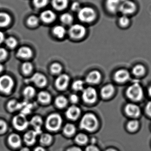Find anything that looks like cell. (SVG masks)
Listing matches in <instances>:
<instances>
[{
    "mask_svg": "<svg viewBox=\"0 0 151 151\" xmlns=\"http://www.w3.org/2000/svg\"><path fill=\"white\" fill-rule=\"evenodd\" d=\"M76 141L79 144L84 145L88 142V138L87 136L83 134H79L76 137Z\"/></svg>",
    "mask_w": 151,
    "mask_h": 151,
    "instance_id": "obj_42",
    "label": "cell"
},
{
    "mask_svg": "<svg viewBox=\"0 0 151 151\" xmlns=\"http://www.w3.org/2000/svg\"><path fill=\"white\" fill-rule=\"evenodd\" d=\"M55 103L56 105L58 107L62 108L65 107L67 105L68 100L64 96H60L56 98Z\"/></svg>",
    "mask_w": 151,
    "mask_h": 151,
    "instance_id": "obj_31",
    "label": "cell"
},
{
    "mask_svg": "<svg viewBox=\"0 0 151 151\" xmlns=\"http://www.w3.org/2000/svg\"><path fill=\"white\" fill-rule=\"evenodd\" d=\"M52 139V137L50 135L44 134L42 135L40 139V141L42 144L47 145L51 142Z\"/></svg>",
    "mask_w": 151,
    "mask_h": 151,
    "instance_id": "obj_41",
    "label": "cell"
},
{
    "mask_svg": "<svg viewBox=\"0 0 151 151\" xmlns=\"http://www.w3.org/2000/svg\"><path fill=\"white\" fill-rule=\"evenodd\" d=\"M81 109L78 106L73 105L69 107L66 111V116L70 119H76L81 114Z\"/></svg>",
    "mask_w": 151,
    "mask_h": 151,
    "instance_id": "obj_16",
    "label": "cell"
},
{
    "mask_svg": "<svg viewBox=\"0 0 151 151\" xmlns=\"http://www.w3.org/2000/svg\"><path fill=\"white\" fill-rule=\"evenodd\" d=\"M69 81L70 77L69 76L65 74H61L56 80V87L60 90H64L67 88Z\"/></svg>",
    "mask_w": 151,
    "mask_h": 151,
    "instance_id": "obj_12",
    "label": "cell"
},
{
    "mask_svg": "<svg viewBox=\"0 0 151 151\" xmlns=\"http://www.w3.org/2000/svg\"><path fill=\"white\" fill-rule=\"evenodd\" d=\"M84 83L81 80H76L73 83L72 88L76 91H81L83 90Z\"/></svg>",
    "mask_w": 151,
    "mask_h": 151,
    "instance_id": "obj_39",
    "label": "cell"
},
{
    "mask_svg": "<svg viewBox=\"0 0 151 151\" xmlns=\"http://www.w3.org/2000/svg\"><path fill=\"white\" fill-rule=\"evenodd\" d=\"M11 22V17L8 13L0 12V27H6Z\"/></svg>",
    "mask_w": 151,
    "mask_h": 151,
    "instance_id": "obj_24",
    "label": "cell"
},
{
    "mask_svg": "<svg viewBox=\"0 0 151 151\" xmlns=\"http://www.w3.org/2000/svg\"><path fill=\"white\" fill-rule=\"evenodd\" d=\"M62 122L63 120L59 114H52L47 118L46 122V128L51 131H57L61 127Z\"/></svg>",
    "mask_w": 151,
    "mask_h": 151,
    "instance_id": "obj_4",
    "label": "cell"
},
{
    "mask_svg": "<svg viewBox=\"0 0 151 151\" xmlns=\"http://www.w3.org/2000/svg\"><path fill=\"white\" fill-rule=\"evenodd\" d=\"M50 0H32L33 4L35 8L41 9L48 4Z\"/></svg>",
    "mask_w": 151,
    "mask_h": 151,
    "instance_id": "obj_32",
    "label": "cell"
},
{
    "mask_svg": "<svg viewBox=\"0 0 151 151\" xmlns=\"http://www.w3.org/2000/svg\"><path fill=\"white\" fill-rule=\"evenodd\" d=\"M20 151H30V150H29V149L27 148H24L21 150Z\"/></svg>",
    "mask_w": 151,
    "mask_h": 151,
    "instance_id": "obj_53",
    "label": "cell"
},
{
    "mask_svg": "<svg viewBox=\"0 0 151 151\" xmlns=\"http://www.w3.org/2000/svg\"><path fill=\"white\" fill-rule=\"evenodd\" d=\"M4 41L6 46L10 48H14L18 44L17 41L13 37H9L5 40Z\"/></svg>",
    "mask_w": 151,
    "mask_h": 151,
    "instance_id": "obj_36",
    "label": "cell"
},
{
    "mask_svg": "<svg viewBox=\"0 0 151 151\" xmlns=\"http://www.w3.org/2000/svg\"><path fill=\"white\" fill-rule=\"evenodd\" d=\"M70 101L73 104H76L79 100L78 96L76 94H72L70 97Z\"/></svg>",
    "mask_w": 151,
    "mask_h": 151,
    "instance_id": "obj_46",
    "label": "cell"
},
{
    "mask_svg": "<svg viewBox=\"0 0 151 151\" xmlns=\"http://www.w3.org/2000/svg\"><path fill=\"white\" fill-rule=\"evenodd\" d=\"M81 4L78 1H75L71 5V9L73 12H78L79 10L81 9Z\"/></svg>",
    "mask_w": 151,
    "mask_h": 151,
    "instance_id": "obj_45",
    "label": "cell"
},
{
    "mask_svg": "<svg viewBox=\"0 0 151 151\" xmlns=\"http://www.w3.org/2000/svg\"><path fill=\"white\" fill-rule=\"evenodd\" d=\"M77 17L82 23H91L96 19V12L91 7H81L77 12Z\"/></svg>",
    "mask_w": 151,
    "mask_h": 151,
    "instance_id": "obj_1",
    "label": "cell"
},
{
    "mask_svg": "<svg viewBox=\"0 0 151 151\" xmlns=\"http://www.w3.org/2000/svg\"><path fill=\"white\" fill-rule=\"evenodd\" d=\"M51 98V96L50 93L46 91H40L38 95V99L42 104H46L50 103Z\"/></svg>",
    "mask_w": 151,
    "mask_h": 151,
    "instance_id": "obj_27",
    "label": "cell"
},
{
    "mask_svg": "<svg viewBox=\"0 0 151 151\" xmlns=\"http://www.w3.org/2000/svg\"><path fill=\"white\" fill-rule=\"evenodd\" d=\"M128 1V0H120L121 2L122 3L123 2L126 1Z\"/></svg>",
    "mask_w": 151,
    "mask_h": 151,
    "instance_id": "obj_56",
    "label": "cell"
},
{
    "mask_svg": "<svg viewBox=\"0 0 151 151\" xmlns=\"http://www.w3.org/2000/svg\"><path fill=\"white\" fill-rule=\"evenodd\" d=\"M33 55L32 50L30 47H22L19 49L17 55L19 57L23 59L31 58Z\"/></svg>",
    "mask_w": 151,
    "mask_h": 151,
    "instance_id": "obj_21",
    "label": "cell"
},
{
    "mask_svg": "<svg viewBox=\"0 0 151 151\" xmlns=\"http://www.w3.org/2000/svg\"><path fill=\"white\" fill-rule=\"evenodd\" d=\"M8 125L7 123L3 120L0 119V134L5 133L7 131Z\"/></svg>",
    "mask_w": 151,
    "mask_h": 151,
    "instance_id": "obj_43",
    "label": "cell"
},
{
    "mask_svg": "<svg viewBox=\"0 0 151 151\" xmlns=\"http://www.w3.org/2000/svg\"><path fill=\"white\" fill-rule=\"evenodd\" d=\"M12 124L16 129L23 131L27 128L29 122L25 115L21 113L14 117L12 120Z\"/></svg>",
    "mask_w": 151,
    "mask_h": 151,
    "instance_id": "obj_7",
    "label": "cell"
},
{
    "mask_svg": "<svg viewBox=\"0 0 151 151\" xmlns=\"http://www.w3.org/2000/svg\"><path fill=\"white\" fill-rule=\"evenodd\" d=\"M130 77L129 72L124 69L119 70L114 74V80L119 83L126 82L129 81Z\"/></svg>",
    "mask_w": 151,
    "mask_h": 151,
    "instance_id": "obj_13",
    "label": "cell"
},
{
    "mask_svg": "<svg viewBox=\"0 0 151 151\" xmlns=\"http://www.w3.org/2000/svg\"><path fill=\"white\" fill-rule=\"evenodd\" d=\"M38 134L35 130H30L27 132L24 135L25 142L28 145L34 144L36 142V136Z\"/></svg>",
    "mask_w": 151,
    "mask_h": 151,
    "instance_id": "obj_23",
    "label": "cell"
},
{
    "mask_svg": "<svg viewBox=\"0 0 151 151\" xmlns=\"http://www.w3.org/2000/svg\"><path fill=\"white\" fill-rule=\"evenodd\" d=\"M132 72L135 76H142L145 74L146 69L143 65H137L133 68Z\"/></svg>",
    "mask_w": 151,
    "mask_h": 151,
    "instance_id": "obj_28",
    "label": "cell"
},
{
    "mask_svg": "<svg viewBox=\"0 0 151 151\" xmlns=\"http://www.w3.org/2000/svg\"><path fill=\"white\" fill-rule=\"evenodd\" d=\"M62 66L58 63H54L50 66V71L55 74H58L62 70Z\"/></svg>",
    "mask_w": 151,
    "mask_h": 151,
    "instance_id": "obj_40",
    "label": "cell"
},
{
    "mask_svg": "<svg viewBox=\"0 0 151 151\" xmlns=\"http://www.w3.org/2000/svg\"><path fill=\"white\" fill-rule=\"evenodd\" d=\"M34 151H46L43 148L41 147H38L35 148Z\"/></svg>",
    "mask_w": 151,
    "mask_h": 151,
    "instance_id": "obj_51",
    "label": "cell"
},
{
    "mask_svg": "<svg viewBox=\"0 0 151 151\" xmlns=\"http://www.w3.org/2000/svg\"><path fill=\"white\" fill-rule=\"evenodd\" d=\"M86 151H99L98 148L94 145H89L86 148Z\"/></svg>",
    "mask_w": 151,
    "mask_h": 151,
    "instance_id": "obj_48",
    "label": "cell"
},
{
    "mask_svg": "<svg viewBox=\"0 0 151 151\" xmlns=\"http://www.w3.org/2000/svg\"><path fill=\"white\" fill-rule=\"evenodd\" d=\"M21 105L16 100H12L8 103V108L11 111H14L21 108Z\"/></svg>",
    "mask_w": 151,
    "mask_h": 151,
    "instance_id": "obj_34",
    "label": "cell"
},
{
    "mask_svg": "<svg viewBox=\"0 0 151 151\" xmlns=\"http://www.w3.org/2000/svg\"><path fill=\"white\" fill-rule=\"evenodd\" d=\"M30 80L39 87H44L47 84V79L46 76L39 73H35L30 78Z\"/></svg>",
    "mask_w": 151,
    "mask_h": 151,
    "instance_id": "obj_15",
    "label": "cell"
},
{
    "mask_svg": "<svg viewBox=\"0 0 151 151\" xmlns=\"http://www.w3.org/2000/svg\"><path fill=\"white\" fill-rule=\"evenodd\" d=\"M121 4L120 0H106V8L110 13L115 14L119 11Z\"/></svg>",
    "mask_w": 151,
    "mask_h": 151,
    "instance_id": "obj_14",
    "label": "cell"
},
{
    "mask_svg": "<svg viewBox=\"0 0 151 151\" xmlns=\"http://www.w3.org/2000/svg\"><path fill=\"white\" fill-rule=\"evenodd\" d=\"M40 19L39 17L35 15H32L30 16L27 20V23L29 26L31 27H35L37 26L40 24Z\"/></svg>",
    "mask_w": 151,
    "mask_h": 151,
    "instance_id": "obj_30",
    "label": "cell"
},
{
    "mask_svg": "<svg viewBox=\"0 0 151 151\" xmlns=\"http://www.w3.org/2000/svg\"><path fill=\"white\" fill-rule=\"evenodd\" d=\"M23 94L25 97L27 99L32 98L35 95V89L32 86H27L24 89Z\"/></svg>",
    "mask_w": 151,
    "mask_h": 151,
    "instance_id": "obj_29",
    "label": "cell"
},
{
    "mask_svg": "<svg viewBox=\"0 0 151 151\" xmlns=\"http://www.w3.org/2000/svg\"><path fill=\"white\" fill-rule=\"evenodd\" d=\"M51 5L55 9L62 11L65 9L69 5V0H51Z\"/></svg>",
    "mask_w": 151,
    "mask_h": 151,
    "instance_id": "obj_19",
    "label": "cell"
},
{
    "mask_svg": "<svg viewBox=\"0 0 151 151\" xmlns=\"http://www.w3.org/2000/svg\"><path fill=\"white\" fill-rule=\"evenodd\" d=\"M52 32L54 35L58 38H62L66 34V30L63 26L58 25L54 27Z\"/></svg>",
    "mask_w": 151,
    "mask_h": 151,
    "instance_id": "obj_25",
    "label": "cell"
},
{
    "mask_svg": "<svg viewBox=\"0 0 151 151\" xmlns=\"http://www.w3.org/2000/svg\"><path fill=\"white\" fill-rule=\"evenodd\" d=\"M137 9V5L133 1L128 0L121 3L119 11L123 15H128L134 13Z\"/></svg>",
    "mask_w": 151,
    "mask_h": 151,
    "instance_id": "obj_8",
    "label": "cell"
},
{
    "mask_svg": "<svg viewBox=\"0 0 151 151\" xmlns=\"http://www.w3.org/2000/svg\"><path fill=\"white\" fill-rule=\"evenodd\" d=\"M8 53L5 49L0 48V61L5 60L8 57Z\"/></svg>",
    "mask_w": 151,
    "mask_h": 151,
    "instance_id": "obj_44",
    "label": "cell"
},
{
    "mask_svg": "<svg viewBox=\"0 0 151 151\" xmlns=\"http://www.w3.org/2000/svg\"><path fill=\"white\" fill-rule=\"evenodd\" d=\"M114 92V87L112 84H109L104 86L101 90V95L104 98H109Z\"/></svg>",
    "mask_w": 151,
    "mask_h": 151,
    "instance_id": "obj_22",
    "label": "cell"
},
{
    "mask_svg": "<svg viewBox=\"0 0 151 151\" xmlns=\"http://www.w3.org/2000/svg\"><path fill=\"white\" fill-rule=\"evenodd\" d=\"M145 111L147 114L151 117V101L149 102L146 105Z\"/></svg>",
    "mask_w": 151,
    "mask_h": 151,
    "instance_id": "obj_47",
    "label": "cell"
},
{
    "mask_svg": "<svg viewBox=\"0 0 151 151\" xmlns=\"http://www.w3.org/2000/svg\"><path fill=\"white\" fill-rule=\"evenodd\" d=\"M148 93H149L150 96L151 97V86L149 88V90H148Z\"/></svg>",
    "mask_w": 151,
    "mask_h": 151,
    "instance_id": "obj_54",
    "label": "cell"
},
{
    "mask_svg": "<svg viewBox=\"0 0 151 151\" xmlns=\"http://www.w3.org/2000/svg\"><path fill=\"white\" fill-rule=\"evenodd\" d=\"M33 70V65L30 62L24 63L22 65V70L26 75L31 73Z\"/></svg>",
    "mask_w": 151,
    "mask_h": 151,
    "instance_id": "obj_35",
    "label": "cell"
},
{
    "mask_svg": "<svg viewBox=\"0 0 151 151\" xmlns=\"http://www.w3.org/2000/svg\"><path fill=\"white\" fill-rule=\"evenodd\" d=\"M128 97L134 101H139L143 98V90L141 85L134 83L129 87L127 91Z\"/></svg>",
    "mask_w": 151,
    "mask_h": 151,
    "instance_id": "obj_3",
    "label": "cell"
},
{
    "mask_svg": "<svg viewBox=\"0 0 151 151\" xmlns=\"http://www.w3.org/2000/svg\"><path fill=\"white\" fill-rule=\"evenodd\" d=\"M106 151H117L115 150H113V149H109V150H107Z\"/></svg>",
    "mask_w": 151,
    "mask_h": 151,
    "instance_id": "obj_55",
    "label": "cell"
},
{
    "mask_svg": "<svg viewBox=\"0 0 151 151\" xmlns=\"http://www.w3.org/2000/svg\"><path fill=\"white\" fill-rule=\"evenodd\" d=\"M60 21L64 24L71 25L73 23L74 18L73 16L68 12L63 13L60 16Z\"/></svg>",
    "mask_w": 151,
    "mask_h": 151,
    "instance_id": "obj_26",
    "label": "cell"
},
{
    "mask_svg": "<svg viewBox=\"0 0 151 151\" xmlns=\"http://www.w3.org/2000/svg\"><path fill=\"white\" fill-rule=\"evenodd\" d=\"M98 125V121L96 117L92 114H84L81 120V128L88 131H92L96 129Z\"/></svg>",
    "mask_w": 151,
    "mask_h": 151,
    "instance_id": "obj_2",
    "label": "cell"
},
{
    "mask_svg": "<svg viewBox=\"0 0 151 151\" xmlns=\"http://www.w3.org/2000/svg\"><path fill=\"white\" fill-rule=\"evenodd\" d=\"M97 96L96 91L92 87H88L83 90V99L88 104L95 103L96 100Z\"/></svg>",
    "mask_w": 151,
    "mask_h": 151,
    "instance_id": "obj_9",
    "label": "cell"
},
{
    "mask_svg": "<svg viewBox=\"0 0 151 151\" xmlns=\"http://www.w3.org/2000/svg\"><path fill=\"white\" fill-rule=\"evenodd\" d=\"M56 14L51 10L47 9L42 11L40 14V20L46 24H51L56 19Z\"/></svg>",
    "mask_w": 151,
    "mask_h": 151,
    "instance_id": "obj_10",
    "label": "cell"
},
{
    "mask_svg": "<svg viewBox=\"0 0 151 151\" xmlns=\"http://www.w3.org/2000/svg\"><path fill=\"white\" fill-rule=\"evenodd\" d=\"M125 111L127 115L133 118H137L141 114V109L135 104H127L125 106Z\"/></svg>",
    "mask_w": 151,
    "mask_h": 151,
    "instance_id": "obj_11",
    "label": "cell"
},
{
    "mask_svg": "<svg viewBox=\"0 0 151 151\" xmlns=\"http://www.w3.org/2000/svg\"><path fill=\"white\" fill-rule=\"evenodd\" d=\"M68 33L71 38L73 39H81L86 35V27L81 24H73L70 27Z\"/></svg>",
    "mask_w": 151,
    "mask_h": 151,
    "instance_id": "obj_6",
    "label": "cell"
},
{
    "mask_svg": "<svg viewBox=\"0 0 151 151\" xmlns=\"http://www.w3.org/2000/svg\"><path fill=\"white\" fill-rule=\"evenodd\" d=\"M139 122L136 120L130 121L127 124V128L129 131L134 132L139 127Z\"/></svg>",
    "mask_w": 151,
    "mask_h": 151,
    "instance_id": "obj_37",
    "label": "cell"
},
{
    "mask_svg": "<svg viewBox=\"0 0 151 151\" xmlns=\"http://www.w3.org/2000/svg\"><path fill=\"white\" fill-rule=\"evenodd\" d=\"M8 142L10 146L14 149L19 148L22 144L20 136L16 134H11L8 138Z\"/></svg>",
    "mask_w": 151,
    "mask_h": 151,
    "instance_id": "obj_17",
    "label": "cell"
},
{
    "mask_svg": "<svg viewBox=\"0 0 151 151\" xmlns=\"http://www.w3.org/2000/svg\"><path fill=\"white\" fill-rule=\"evenodd\" d=\"M63 131L65 134L67 135H72L75 133V127L72 124H67L64 128Z\"/></svg>",
    "mask_w": 151,
    "mask_h": 151,
    "instance_id": "obj_33",
    "label": "cell"
},
{
    "mask_svg": "<svg viewBox=\"0 0 151 151\" xmlns=\"http://www.w3.org/2000/svg\"><path fill=\"white\" fill-rule=\"evenodd\" d=\"M67 151H82L80 148L76 147H73L68 149Z\"/></svg>",
    "mask_w": 151,
    "mask_h": 151,
    "instance_id": "obj_50",
    "label": "cell"
},
{
    "mask_svg": "<svg viewBox=\"0 0 151 151\" xmlns=\"http://www.w3.org/2000/svg\"><path fill=\"white\" fill-rule=\"evenodd\" d=\"M119 24L122 27H126L129 25L130 19L128 16L122 15L119 19Z\"/></svg>",
    "mask_w": 151,
    "mask_h": 151,
    "instance_id": "obj_38",
    "label": "cell"
},
{
    "mask_svg": "<svg viewBox=\"0 0 151 151\" xmlns=\"http://www.w3.org/2000/svg\"><path fill=\"white\" fill-rule=\"evenodd\" d=\"M14 81L9 76L4 75L0 77V91L5 94H9L13 89Z\"/></svg>",
    "mask_w": 151,
    "mask_h": 151,
    "instance_id": "obj_5",
    "label": "cell"
},
{
    "mask_svg": "<svg viewBox=\"0 0 151 151\" xmlns=\"http://www.w3.org/2000/svg\"><path fill=\"white\" fill-rule=\"evenodd\" d=\"M30 123L34 128L35 131L38 135L41 134V127L43 122L42 119L40 116H35L33 117L31 119Z\"/></svg>",
    "mask_w": 151,
    "mask_h": 151,
    "instance_id": "obj_20",
    "label": "cell"
},
{
    "mask_svg": "<svg viewBox=\"0 0 151 151\" xmlns=\"http://www.w3.org/2000/svg\"><path fill=\"white\" fill-rule=\"evenodd\" d=\"M4 40H5V38H4V34L0 31V44L3 42Z\"/></svg>",
    "mask_w": 151,
    "mask_h": 151,
    "instance_id": "obj_49",
    "label": "cell"
},
{
    "mask_svg": "<svg viewBox=\"0 0 151 151\" xmlns=\"http://www.w3.org/2000/svg\"><path fill=\"white\" fill-rule=\"evenodd\" d=\"M101 74L99 72L94 70L88 73L86 76V81L88 83L95 84L99 82L101 80Z\"/></svg>",
    "mask_w": 151,
    "mask_h": 151,
    "instance_id": "obj_18",
    "label": "cell"
},
{
    "mask_svg": "<svg viewBox=\"0 0 151 151\" xmlns=\"http://www.w3.org/2000/svg\"><path fill=\"white\" fill-rule=\"evenodd\" d=\"M4 66L1 64L0 63V73L3 70Z\"/></svg>",
    "mask_w": 151,
    "mask_h": 151,
    "instance_id": "obj_52",
    "label": "cell"
}]
</instances>
